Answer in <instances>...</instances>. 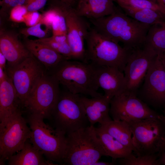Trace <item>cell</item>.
I'll use <instances>...</instances> for the list:
<instances>
[{"label":"cell","mask_w":165,"mask_h":165,"mask_svg":"<svg viewBox=\"0 0 165 165\" xmlns=\"http://www.w3.org/2000/svg\"><path fill=\"white\" fill-rule=\"evenodd\" d=\"M51 75L67 90L75 94L95 97L102 95L96 79L95 66L73 60L63 61L52 68Z\"/></svg>","instance_id":"7a4b0ae2"},{"label":"cell","mask_w":165,"mask_h":165,"mask_svg":"<svg viewBox=\"0 0 165 165\" xmlns=\"http://www.w3.org/2000/svg\"><path fill=\"white\" fill-rule=\"evenodd\" d=\"M157 55L145 44L130 50L123 71L127 82L126 91L136 94L148 68Z\"/></svg>","instance_id":"4fadbf2b"},{"label":"cell","mask_w":165,"mask_h":165,"mask_svg":"<svg viewBox=\"0 0 165 165\" xmlns=\"http://www.w3.org/2000/svg\"><path fill=\"white\" fill-rule=\"evenodd\" d=\"M85 40L86 62L115 67L123 72L130 50L107 38L93 27L90 28Z\"/></svg>","instance_id":"8992f818"},{"label":"cell","mask_w":165,"mask_h":165,"mask_svg":"<svg viewBox=\"0 0 165 165\" xmlns=\"http://www.w3.org/2000/svg\"><path fill=\"white\" fill-rule=\"evenodd\" d=\"M113 0H79L75 9L79 16L95 19L110 15L116 10Z\"/></svg>","instance_id":"ffe728a7"},{"label":"cell","mask_w":165,"mask_h":165,"mask_svg":"<svg viewBox=\"0 0 165 165\" xmlns=\"http://www.w3.org/2000/svg\"><path fill=\"white\" fill-rule=\"evenodd\" d=\"M95 129L106 156L116 160L126 157L132 153V150L124 146L100 127H95Z\"/></svg>","instance_id":"7402d4cb"},{"label":"cell","mask_w":165,"mask_h":165,"mask_svg":"<svg viewBox=\"0 0 165 165\" xmlns=\"http://www.w3.org/2000/svg\"><path fill=\"white\" fill-rule=\"evenodd\" d=\"M132 134L135 153L138 156L159 154L165 144V119L163 115L127 122Z\"/></svg>","instance_id":"52a82bcc"},{"label":"cell","mask_w":165,"mask_h":165,"mask_svg":"<svg viewBox=\"0 0 165 165\" xmlns=\"http://www.w3.org/2000/svg\"><path fill=\"white\" fill-rule=\"evenodd\" d=\"M94 65L98 85L105 96L111 100L126 90L127 82L123 72L114 67Z\"/></svg>","instance_id":"9a60e30c"},{"label":"cell","mask_w":165,"mask_h":165,"mask_svg":"<svg viewBox=\"0 0 165 165\" xmlns=\"http://www.w3.org/2000/svg\"><path fill=\"white\" fill-rule=\"evenodd\" d=\"M66 145L62 165H93L106 156L94 126L89 125L66 135Z\"/></svg>","instance_id":"3957f363"},{"label":"cell","mask_w":165,"mask_h":165,"mask_svg":"<svg viewBox=\"0 0 165 165\" xmlns=\"http://www.w3.org/2000/svg\"><path fill=\"white\" fill-rule=\"evenodd\" d=\"M7 75L6 71L0 68V82L4 80Z\"/></svg>","instance_id":"74e56055"},{"label":"cell","mask_w":165,"mask_h":165,"mask_svg":"<svg viewBox=\"0 0 165 165\" xmlns=\"http://www.w3.org/2000/svg\"><path fill=\"white\" fill-rule=\"evenodd\" d=\"M148 0V1H151L152 2L156 3V0Z\"/></svg>","instance_id":"b9f144b4"},{"label":"cell","mask_w":165,"mask_h":165,"mask_svg":"<svg viewBox=\"0 0 165 165\" xmlns=\"http://www.w3.org/2000/svg\"><path fill=\"white\" fill-rule=\"evenodd\" d=\"M42 25L40 21L35 25L22 29L20 33L24 36L25 38L31 36L37 37L39 39L46 38L47 30L42 29Z\"/></svg>","instance_id":"f546056e"},{"label":"cell","mask_w":165,"mask_h":165,"mask_svg":"<svg viewBox=\"0 0 165 165\" xmlns=\"http://www.w3.org/2000/svg\"><path fill=\"white\" fill-rule=\"evenodd\" d=\"M28 12L25 5L17 6L11 10L9 14V19L15 22H24V16Z\"/></svg>","instance_id":"4dcf8cb0"},{"label":"cell","mask_w":165,"mask_h":165,"mask_svg":"<svg viewBox=\"0 0 165 165\" xmlns=\"http://www.w3.org/2000/svg\"><path fill=\"white\" fill-rule=\"evenodd\" d=\"M90 20L100 34L116 43L122 42L128 50L145 44L151 26L132 18L118 8L110 15Z\"/></svg>","instance_id":"6da1fadb"},{"label":"cell","mask_w":165,"mask_h":165,"mask_svg":"<svg viewBox=\"0 0 165 165\" xmlns=\"http://www.w3.org/2000/svg\"><path fill=\"white\" fill-rule=\"evenodd\" d=\"M64 5L63 2L58 0L55 5L57 8V11L52 25L53 35H67Z\"/></svg>","instance_id":"83f0119b"},{"label":"cell","mask_w":165,"mask_h":165,"mask_svg":"<svg viewBox=\"0 0 165 165\" xmlns=\"http://www.w3.org/2000/svg\"><path fill=\"white\" fill-rule=\"evenodd\" d=\"M38 115L30 113L27 121L31 130L29 140L46 159L63 164L66 145V135L46 124Z\"/></svg>","instance_id":"277c9868"},{"label":"cell","mask_w":165,"mask_h":165,"mask_svg":"<svg viewBox=\"0 0 165 165\" xmlns=\"http://www.w3.org/2000/svg\"><path fill=\"white\" fill-rule=\"evenodd\" d=\"M27 0H1L0 2L1 7L0 10L1 14L6 15L10 12L13 8L18 6L23 5Z\"/></svg>","instance_id":"1f68e13d"},{"label":"cell","mask_w":165,"mask_h":165,"mask_svg":"<svg viewBox=\"0 0 165 165\" xmlns=\"http://www.w3.org/2000/svg\"><path fill=\"white\" fill-rule=\"evenodd\" d=\"M20 111L0 123V165L21 150L30 138L31 130Z\"/></svg>","instance_id":"ba28073f"},{"label":"cell","mask_w":165,"mask_h":165,"mask_svg":"<svg viewBox=\"0 0 165 165\" xmlns=\"http://www.w3.org/2000/svg\"><path fill=\"white\" fill-rule=\"evenodd\" d=\"M42 15L37 11H28L24 16V23L28 27L35 25L40 22Z\"/></svg>","instance_id":"836d02e7"},{"label":"cell","mask_w":165,"mask_h":165,"mask_svg":"<svg viewBox=\"0 0 165 165\" xmlns=\"http://www.w3.org/2000/svg\"><path fill=\"white\" fill-rule=\"evenodd\" d=\"M64 10L72 60L86 62V49L84 47V41L90 28L84 18L76 13L74 8L64 3Z\"/></svg>","instance_id":"5bb4252c"},{"label":"cell","mask_w":165,"mask_h":165,"mask_svg":"<svg viewBox=\"0 0 165 165\" xmlns=\"http://www.w3.org/2000/svg\"><path fill=\"white\" fill-rule=\"evenodd\" d=\"M0 51L6 57L7 62L6 67H8L14 66L33 56L19 40L16 33L1 28Z\"/></svg>","instance_id":"2e32d148"},{"label":"cell","mask_w":165,"mask_h":165,"mask_svg":"<svg viewBox=\"0 0 165 165\" xmlns=\"http://www.w3.org/2000/svg\"><path fill=\"white\" fill-rule=\"evenodd\" d=\"M47 0H27L25 5L28 11H36L42 8Z\"/></svg>","instance_id":"e575fe53"},{"label":"cell","mask_w":165,"mask_h":165,"mask_svg":"<svg viewBox=\"0 0 165 165\" xmlns=\"http://www.w3.org/2000/svg\"><path fill=\"white\" fill-rule=\"evenodd\" d=\"M43 155L31 143L29 139L22 149L8 160L9 165H53L52 161L45 160Z\"/></svg>","instance_id":"44dd1931"},{"label":"cell","mask_w":165,"mask_h":165,"mask_svg":"<svg viewBox=\"0 0 165 165\" xmlns=\"http://www.w3.org/2000/svg\"><path fill=\"white\" fill-rule=\"evenodd\" d=\"M121 144L134 151L132 134L128 123L124 121L112 120L99 126Z\"/></svg>","instance_id":"603a6c76"},{"label":"cell","mask_w":165,"mask_h":165,"mask_svg":"<svg viewBox=\"0 0 165 165\" xmlns=\"http://www.w3.org/2000/svg\"><path fill=\"white\" fill-rule=\"evenodd\" d=\"M119 6H127L133 7L148 8L160 12L165 15V11L158 4L148 0H113Z\"/></svg>","instance_id":"f1b7e54d"},{"label":"cell","mask_w":165,"mask_h":165,"mask_svg":"<svg viewBox=\"0 0 165 165\" xmlns=\"http://www.w3.org/2000/svg\"><path fill=\"white\" fill-rule=\"evenodd\" d=\"M44 66L33 56L17 64L6 67L7 74L24 107L25 102L38 81L45 73Z\"/></svg>","instance_id":"30bf717a"},{"label":"cell","mask_w":165,"mask_h":165,"mask_svg":"<svg viewBox=\"0 0 165 165\" xmlns=\"http://www.w3.org/2000/svg\"><path fill=\"white\" fill-rule=\"evenodd\" d=\"M38 39L51 47L67 60H72V52L68 39H53L49 37Z\"/></svg>","instance_id":"4316f807"},{"label":"cell","mask_w":165,"mask_h":165,"mask_svg":"<svg viewBox=\"0 0 165 165\" xmlns=\"http://www.w3.org/2000/svg\"><path fill=\"white\" fill-rule=\"evenodd\" d=\"M145 44L152 49L157 55L165 51V21L151 25Z\"/></svg>","instance_id":"d4e9b609"},{"label":"cell","mask_w":165,"mask_h":165,"mask_svg":"<svg viewBox=\"0 0 165 165\" xmlns=\"http://www.w3.org/2000/svg\"><path fill=\"white\" fill-rule=\"evenodd\" d=\"M80 98L90 126L97 123L101 125L112 120L110 116L111 100L104 95L91 98L80 95Z\"/></svg>","instance_id":"e0dca14e"},{"label":"cell","mask_w":165,"mask_h":165,"mask_svg":"<svg viewBox=\"0 0 165 165\" xmlns=\"http://www.w3.org/2000/svg\"><path fill=\"white\" fill-rule=\"evenodd\" d=\"M76 0L77 1V3H78V1H79V0Z\"/></svg>","instance_id":"ee69618b"},{"label":"cell","mask_w":165,"mask_h":165,"mask_svg":"<svg viewBox=\"0 0 165 165\" xmlns=\"http://www.w3.org/2000/svg\"><path fill=\"white\" fill-rule=\"evenodd\" d=\"M159 56L162 60L165 62V51L161 55Z\"/></svg>","instance_id":"60d3db41"},{"label":"cell","mask_w":165,"mask_h":165,"mask_svg":"<svg viewBox=\"0 0 165 165\" xmlns=\"http://www.w3.org/2000/svg\"><path fill=\"white\" fill-rule=\"evenodd\" d=\"M120 7L127 15L144 24L152 25L165 21L164 14L151 9L124 6Z\"/></svg>","instance_id":"cb8c5ba5"},{"label":"cell","mask_w":165,"mask_h":165,"mask_svg":"<svg viewBox=\"0 0 165 165\" xmlns=\"http://www.w3.org/2000/svg\"><path fill=\"white\" fill-rule=\"evenodd\" d=\"M59 83L52 75L46 73L38 81L24 104L30 113L48 119L60 94Z\"/></svg>","instance_id":"9c48e42d"},{"label":"cell","mask_w":165,"mask_h":165,"mask_svg":"<svg viewBox=\"0 0 165 165\" xmlns=\"http://www.w3.org/2000/svg\"><path fill=\"white\" fill-rule=\"evenodd\" d=\"M24 44L32 55L45 68L51 69L61 62L68 60L49 46L38 39L25 38Z\"/></svg>","instance_id":"d6986e66"},{"label":"cell","mask_w":165,"mask_h":165,"mask_svg":"<svg viewBox=\"0 0 165 165\" xmlns=\"http://www.w3.org/2000/svg\"><path fill=\"white\" fill-rule=\"evenodd\" d=\"M115 164L114 162H108L99 161L94 163L93 165H114Z\"/></svg>","instance_id":"f35d334b"},{"label":"cell","mask_w":165,"mask_h":165,"mask_svg":"<svg viewBox=\"0 0 165 165\" xmlns=\"http://www.w3.org/2000/svg\"><path fill=\"white\" fill-rule=\"evenodd\" d=\"M48 119L53 127L66 135L89 126L80 95L68 90L60 92Z\"/></svg>","instance_id":"5b68a950"},{"label":"cell","mask_w":165,"mask_h":165,"mask_svg":"<svg viewBox=\"0 0 165 165\" xmlns=\"http://www.w3.org/2000/svg\"><path fill=\"white\" fill-rule=\"evenodd\" d=\"M160 165H165V144L158 158Z\"/></svg>","instance_id":"8d00e7d4"},{"label":"cell","mask_w":165,"mask_h":165,"mask_svg":"<svg viewBox=\"0 0 165 165\" xmlns=\"http://www.w3.org/2000/svg\"><path fill=\"white\" fill-rule=\"evenodd\" d=\"M6 59L3 54V53L0 51V68H2L4 70L6 71Z\"/></svg>","instance_id":"d590c367"},{"label":"cell","mask_w":165,"mask_h":165,"mask_svg":"<svg viewBox=\"0 0 165 165\" xmlns=\"http://www.w3.org/2000/svg\"><path fill=\"white\" fill-rule=\"evenodd\" d=\"M61 0V1H63V0Z\"/></svg>","instance_id":"f6af8a7d"},{"label":"cell","mask_w":165,"mask_h":165,"mask_svg":"<svg viewBox=\"0 0 165 165\" xmlns=\"http://www.w3.org/2000/svg\"><path fill=\"white\" fill-rule=\"evenodd\" d=\"M137 97L148 106L159 108L165 106V62L158 55L145 77Z\"/></svg>","instance_id":"7c38bea8"},{"label":"cell","mask_w":165,"mask_h":165,"mask_svg":"<svg viewBox=\"0 0 165 165\" xmlns=\"http://www.w3.org/2000/svg\"><path fill=\"white\" fill-rule=\"evenodd\" d=\"M165 119V109L164 110V115H163Z\"/></svg>","instance_id":"7bdbcfd3"},{"label":"cell","mask_w":165,"mask_h":165,"mask_svg":"<svg viewBox=\"0 0 165 165\" xmlns=\"http://www.w3.org/2000/svg\"><path fill=\"white\" fill-rule=\"evenodd\" d=\"M57 8L54 5L50 9L42 15L40 21L48 29H52L53 20L57 14Z\"/></svg>","instance_id":"d6a6232c"},{"label":"cell","mask_w":165,"mask_h":165,"mask_svg":"<svg viewBox=\"0 0 165 165\" xmlns=\"http://www.w3.org/2000/svg\"><path fill=\"white\" fill-rule=\"evenodd\" d=\"M159 154H154L136 157L132 153L126 157L118 159V163L122 165H159Z\"/></svg>","instance_id":"484cf974"},{"label":"cell","mask_w":165,"mask_h":165,"mask_svg":"<svg viewBox=\"0 0 165 165\" xmlns=\"http://www.w3.org/2000/svg\"><path fill=\"white\" fill-rule=\"evenodd\" d=\"M110 114L114 120L127 122L160 115L139 98L136 94L127 91L111 99Z\"/></svg>","instance_id":"8fae6325"},{"label":"cell","mask_w":165,"mask_h":165,"mask_svg":"<svg viewBox=\"0 0 165 165\" xmlns=\"http://www.w3.org/2000/svg\"><path fill=\"white\" fill-rule=\"evenodd\" d=\"M156 2L165 12V0H156Z\"/></svg>","instance_id":"ab89813d"},{"label":"cell","mask_w":165,"mask_h":165,"mask_svg":"<svg viewBox=\"0 0 165 165\" xmlns=\"http://www.w3.org/2000/svg\"><path fill=\"white\" fill-rule=\"evenodd\" d=\"M22 105L12 82L8 76L0 82V122L21 111Z\"/></svg>","instance_id":"ac0fdd59"}]
</instances>
